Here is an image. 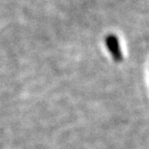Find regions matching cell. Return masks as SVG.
I'll list each match as a JSON object with an SVG mask.
<instances>
[{
	"instance_id": "1",
	"label": "cell",
	"mask_w": 149,
	"mask_h": 149,
	"mask_svg": "<svg viewBox=\"0 0 149 149\" xmlns=\"http://www.w3.org/2000/svg\"><path fill=\"white\" fill-rule=\"evenodd\" d=\"M105 43L113 60L115 62H121L123 60V53H122L120 41L116 35L109 34L105 39Z\"/></svg>"
}]
</instances>
